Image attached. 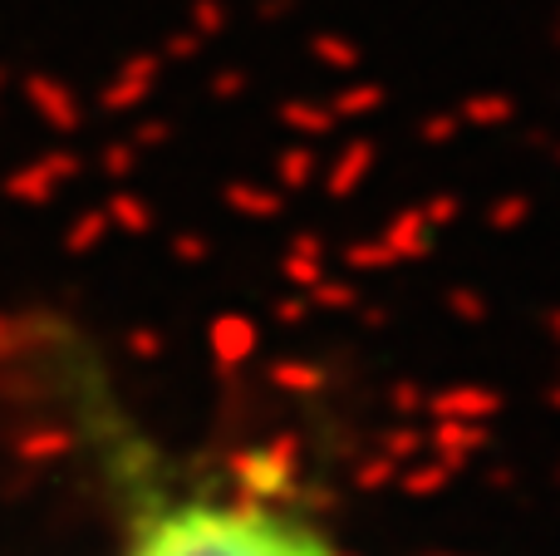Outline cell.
I'll return each mask as SVG.
<instances>
[{"label":"cell","mask_w":560,"mask_h":556,"mask_svg":"<svg viewBox=\"0 0 560 556\" xmlns=\"http://www.w3.org/2000/svg\"><path fill=\"white\" fill-rule=\"evenodd\" d=\"M128 556H339L319 532L256 502L187 498L158 508Z\"/></svg>","instance_id":"1"}]
</instances>
